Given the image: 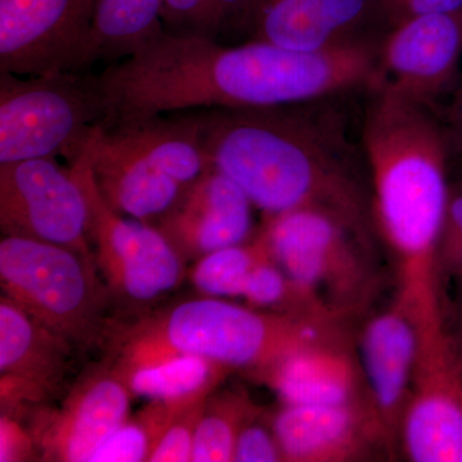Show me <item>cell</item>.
<instances>
[{
  "label": "cell",
  "instance_id": "5",
  "mask_svg": "<svg viewBox=\"0 0 462 462\" xmlns=\"http://www.w3.org/2000/svg\"><path fill=\"white\" fill-rule=\"evenodd\" d=\"M107 115L99 74L0 72V165L57 156L72 163Z\"/></svg>",
  "mask_w": 462,
  "mask_h": 462
},
{
  "label": "cell",
  "instance_id": "26",
  "mask_svg": "<svg viewBox=\"0 0 462 462\" xmlns=\"http://www.w3.org/2000/svg\"><path fill=\"white\" fill-rule=\"evenodd\" d=\"M208 400V398H207ZM207 400L190 404L176 413L154 443L149 455L151 462H187L193 457L197 425Z\"/></svg>",
  "mask_w": 462,
  "mask_h": 462
},
{
  "label": "cell",
  "instance_id": "1",
  "mask_svg": "<svg viewBox=\"0 0 462 462\" xmlns=\"http://www.w3.org/2000/svg\"><path fill=\"white\" fill-rule=\"evenodd\" d=\"M380 42L298 51L162 32L100 72L102 125L199 108L297 105L372 89Z\"/></svg>",
  "mask_w": 462,
  "mask_h": 462
},
{
  "label": "cell",
  "instance_id": "21",
  "mask_svg": "<svg viewBox=\"0 0 462 462\" xmlns=\"http://www.w3.org/2000/svg\"><path fill=\"white\" fill-rule=\"evenodd\" d=\"M99 126L112 141L130 149L184 188L211 170L200 144L199 127L189 112Z\"/></svg>",
  "mask_w": 462,
  "mask_h": 462
},
{
  "label": "cell",
  "instance_id": "16",
  "mask_svg": "<svg viewBox=\"0 0 462 462\" xmlns=\"http://www.w3.org/2000/svg\"><path fill=\"white\" fill-rule=\"evenodd\" d=\"M132 392L114 367L81 380L60 409L42 412L32 436L48 461L90 462L99 446L127 420Z\"/></svg>",
  "mask_w": 462,
  "mask_h": 462
},
{
  "label": "cell",
  "instance_id": "15",
  "mask_svg": "<svg viewBox=\"0 0 462 462\" xmlns=\"http://www.w3.org/2000/svg\"><path fill=\"white\" fill-rule=\"evenodd\" d=\"M388 29L380 0H272L248 41L322 51L379 42Z\"/></svg>",
  "mask_w": 462,
  "mask_h": 462
},
{
  "label": "cell",
  "instance_id": "18",
  "mask_svg": "<svg viewBox=\"0 0 462 462\" xmlns=\"http://www.w3.org/2000/svg\"><path fill=\"white\" fill-rule=\"evenodd\" d=\"M252 206L238 185L211 169L153 226L185 261L199 260L254 236Z\"/></svg>",
  "mask_w": 462,
  "mask_h": 462
},
{
  "label": "cell",
  "instance_id": "30",
  "mask_svg": "<svg viewBox=\"0 0 462 462\" xmlns=\"http://www.w3.org/2000/svg\"><path fill=\"white\" fill-rule=\"evenodd\" d=\"M261 416L249 421L236 439L234 460L236 462L285 461L284 454L272 424L260 422Z\"/></svg>",
  "mask_w": 462,
  "mask_h": 462
},
{
  "label": "cell",
  "instance_id": "33",
  "mask_svg": "<svg viewBox=\"0 0 462 462\" xmlns=\"http://www.w3.org/2000/svg\"><path fill=\"white\" fill-rule=\"evenodd\" d=\"M451 105L447 111L445 130L448 138L449 148L462 158V69L460 79L452 91Z\"/></svg>",
  "mask_w": 462,
  "mask_h": 462
},
{
  "label": "cell",
  "instance_id": "2",
  "mask_svg": "<svg viewBox=\"0 0 462 462\" xmlns=\"http://www.w3.org/2000/svg\"><path fill=\"white\" fill-rule=\"evenodd\" d=\"M339 97L257 108L190 109L211 169L264 216L327 209L370 236L372 188L361 139L352 142Z\"/></svg>",
  "mask_w": 462,
  "mask_h": 462
},
{
  "label": "cell",
  "instance_id": "11",
  "mask_svg": "<svg viewBox=\"0 0 462 462\" xmlns=\"http://www.w3.org/2000/svg\"><path fill=\"white\" fill-rule=\"evenodd\" d=\"M462 69V12L430 14L389 27L380 41L373 89L436 109ZM372 90V89H370Z\"/></svg>",
  "mask_w": 462,
  "mask_h": 462
},
{
  "label": "cell",
  "instance_id": "17",
  "mask_svg": "<svg viewBox=\"0 0 462 462\" xmlns=\"http://www.w3.org/2000/svg\"><path fill=\"white\" fill-rule=\"evenodd\" d=\"M289 462H355L391 455L367 402L338 406L282 404L270 420Z\"/></svg>",
  "mask_w": 462,
  "mask_h": 462
},
{
  "label": "cell",
  "instance_id": "23",
  "mask_svg": "<svg viewBox=\"0 0 462 462\" xmlns=\"http://www.w3.org/2000/svg\"><path fill=\"white\" fill-rule=\"evenodd\" d=\"M233 370L199 357L180 355L160 363L117 372L135 396L169 402H196L211 396Z\"/></svg>",
  "mask_w": 462,
  "mask_h": 462
},
{
  "label": "cell",
  "instance_id": "35",
  "mask_svg": "<svg viewBox=\"0 0 462 462\" xmlns=\"http://www.w3.org/2000/svg\"><path fill=\"white\" fill-rule=\"evenodd\" d=\"M461 365H462V351H461Z\"/></svg>",
  "mask_w": 462,
  "mask_h": 462
},
{
  "label": "cell",
  "instance_id": "14",
  "mask_svg": "<svg viewBox=\"0 0 462 462\" xmlns=\"http://www.w3.org/2000/svg\"><path fill=\"white\" fill-rule=\"evenodd\" d=\"M252 376L269 385L282 404L370 403L357 346L346 328L298 346Z\"/></svg>",
  "mask_w": 462,
  "mask_h": 462
},
{
  "label": "cell",
  "instance_id": "20",
  "mask_svg": "<svg viewBox=\"0 0 462 462\" xmlns=\"http://www.w3.org/2000/svg\"><path fill=\"white\" fill-rule=\"evenodd\" d=\"M81 154L87 157L106 202L118 214L142 223L156 224L185 190L141 156L112 141L100 126Z\"/></svg>",
  "mask_w": 462,
  "mask_h": 462
},
{
  "label": "cell",
  "instance_id": "19",
  "mask_svg": "<svg viewBox=\"0 0 462 462\" xmlns=\"http://www.w3.org/2000/svg\"><path fill=\"white\" fill-rule=\"evenodd\" d=\"M71 343L33 320L7 297L0 300V392L3 411L36 404L60 384Z\"/></svg>",
  "mask_w": 462,
  "mask_h": 462
},
{
  "label": "cell",
  "instance_id": "25",
  "mask_svg": "<svg viewBox=\"0 0 462 462\" xmlns=\"http://www.w3.org/2000/svg\"><path fill=\"white\" fill-rule=\"evenodd\" d=\"M273 260L263 227L247 242L231 245L199 258L191 282L207 296L242 297L249 275L258 264Z\"/></svg>",
  "mask_w": 462,
  "mask_h": 462
},
{
  "label": "cell",
  "instance_id": "27",
  "mask_svg": "<svg viewBox=\"0 0 462 462\" xmlns=\"http://www.w3.org/2000/svg\"><path fill=\"white\" fill-rule=\"evenodd\" d=\"M151 434L139 419L126 420L99 446L90 462L148 461L151 455Z\"/></svg>",
  "mask_w": 462,
  "mask_h": 462
},
{
  "label": "cell",
  "instance_id": "12",
  "mask_svg": "<svg viewBox=\"0 0 462 462\" xmlns=\"http://www.w3.org/2000/svg\"><path fill=\"white\" fill-rule=\"evenodd\" d=\"M97 0H0V72L79 71Z\"/></svg>",
  "mask_w": 462,
  "mask_h": 462
},
{
  "label": "cell",
  "instance_id": "29",
  "mask_svg": "<svg viewBox=\"0 0 462 462\" xmlns=\"http://www.w3.org/2000/svg\"><path fill=\"white\" fill-rule=\"evenodd\" d=\"M165 32L211 39L209 0H163Z\"/></svg>",
  "mask_w": 462,
  "mask_h": 462
},
{
  "label": "cell",
  "instance_id": "22",
  "mask_svg": "<svg viewBox=\"0 0 462 462\" xmlns=\"http://www.w3.org/2000/svg\"><path fill=\"white\" fill-rule=\"evenodd\" d=\"M162 11L163 0H97L79 71L97 62L114 65L141 50L165 32Z\"/></svg>",
  "mask_w": 462,
  "mask_h": 462
},
{
  "label": "cell",
  "instance_id": "4",
  "mask_svg": "<svg viewBox=\"0 0 462 462\" xmlns=\"http://www.w3.org/2000/svg\"><path fill=\"white\" fill-rule=\"evenodd\" d=\"M345 328L343 321L310 320L217 298H199L125 331L117 339L120 360L115 367L125 372L191 355L252 375L298 346Z\"/></svg>",
  "mask_w": 462,
  "mask_h": 462
},
{
  "label": "cell",
  "instance_id": "9",
  "mask_svg": "<svg viewBox=\"0 0 462 462\" xmlns=\"http://www.w3.org/2000/svg\"><path fill=\"white\" fill-rule=\"evenodd\" d=\"M400 448L413 462H462L461 352L445 319L420 321Z\"/></svg>",
  "mask_w": 462,
  "mask_h": 462
},
{
  "label": "cell",
  "instance_id": "28",
  "mask_svg": "<svg viewBox=\"0 0 462 462\" xmlns=\"http://www.w3.org/2000/svg\"><path fill=\"white\" fill-rule=\"evenodd\" d=\"M440 276H451L462 285V184L449 189L439 242Z\"/></svg>",
  "mask_w": 462,
  "mask_h": 462
},
{
  "label": "cell",
  "instance_id": "8",
  "mask_svg": "<svg viewBox=\"0 0 462 462\" xmlns=\"http://www.w3.org/2000/svg\"><path fill=\"white\" fill-rule=\"evenodd\" d=\"M69 167L87 197L91 248L109 298L139 310L175 291L185 260L171 243L153 225L118 214L106 202L84 154Z\"/></svg>",
  "mask_w": 462,
  "mask_h": 462
},
{
  "label": "cell",
  "instance_id": "10",
  "mask_svg": "<svg viewBox=\"0 0 462 462\" xmlns=\"http://www.w3.org/2000/svg\"><path fill=\"white\" fill-rule=\"evenodd\" d=\"M0 227L5 236L60 245L96 263L83 187L56 158L0 165Z\"/></svg>",
  "mask_w": 462,
  "mask_h": 462
},
{
  "label": "cell",
  "instance_id": "32",
  "mask_svg": "<svg viewBox=\"0 0 462 462\" xmlns=\"http://www.w3.org/2000/svg\"><path fill=\"white\" fill-rule=\"evenodd\" d=\"M36 449L32 436L18 425L16 418L2 415L0 419V461L26 460Z\"/></svg>",
  "mask_w": 462,
  "mask_h": 462
},
{
  "label": "cell",
  "instance_id": "3",
  "mask_svg": "<svg viewBox=\"0 0 462 462\" xmlns=\"http://www.w3.org/2000/svg\"><path fill=\"white\" fill-rule=\"evenodd\" d=\"M361 145L374 226L397 263L396 296L420 315H443L439 242L451 184L445 125L436 109L393 91L367 90Z\"/></svg>",
  "mask_w": 462,
  "mask_h": 462
},
{
  "label": "cell",
  "instance_id": "7",
  "mask_svg": "<svg viewBox=\"0 0 462 462\" xmlns=\"http://www.w3.org/2000/svg\"><path fill=\"white\" fill-rule=\"evenodd\" d=\"M97 273L69 248L18 236L0 242L3 296L72 346L87 348L108 334L109 296Z\"/></svg>",
  "mask_w": 462,
  "mask_h": 462
},
{
  "label": "cell",
  "instance_id": "6",
  "mask_svg": "<svg viewBox=\"0 0 462 462\" xmlns=\"http://www.w3.org/2000/svg\"><path fill=\"white\" fill-rule=\"evenodd\" d=\"M273 261L343 320L363 314L378 291L370 236L327 209L264 216Z\"/></svg>",
  "mask_w": 462,
  "mask_h": 462
},
{
  "label": "cell",
  "instance_id": "34",
  "mask_svg": "<svg viewBox=\"0 0 462 462\" xmlns=\"http://www.w3.org/2000/svg\"><path fill=\"white\" fill-rule=\"evenodd\" d=\"M454 336V334H452ZM454 338L456 343H457L458 348H460V352L462 351V311L460 316V324H458L457 334H455Z\"/></svg>",
  "mask_w": 462,
  "mask_h": 462
},
{
  "label": "cell",
  "instance_id": "24",
  "mask_svg": "<svg viewBox=\"0 0 462 462\" xmlns=\"http://www.w3.org/2000/svg\"><path fill=\"white\" fill-rule=\"evenodd\" d=\"M247 392L224 391L211 394L197 425L194 437V462L234 460L236 439L249 421L263 415Z\"/></svg>",
  "mask_w": 462,
  "mask_h": 462
},
{
  "label": "cell",
  "instance_id": "13",
  "mask_svg": "<svg viewBox=\"0 0 462 462\" xmlns=\"http://www.w3.org/2000/svg\"><path fill=\"white\" fill-rule=\"evenodd\" d=\"M419 337L420 316L396 296L388 309L367 320L356 343L369 402L384 431L391 455L400 447Z\"/></svg>",
  "mask_w": 462,
  "mask_h": 462
},
{
  "label": "cell",
  "instance_id": "31",
  "mask_svg": "<svg viewBox=\"0 0 462 462\" xmlns=\"http://www.w3.org/2000/svg\"><path fill=\"white\" fill-rule=\"evenodd\" d=\"M388 27L430 14L462 12V0H380Z\"/></svg>",
  "mask_w": 462,
  "mask_h": 462
}]
</instances>
